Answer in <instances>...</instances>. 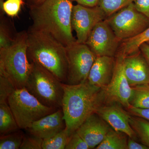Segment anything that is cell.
<instances>
[{"mask_svg":"<svg viewBox=\"0 0 149 149\" xmlns=\"http://www.w3.org/2000/svg\"><path fill=\"white\" fill-rule=\"evenodd\" d=\"M129 122L141 143L149 149V121L130 114Z\"/></svg>","mask_w":149,"mask_h":149,"instance_id":"cell-22","label":"cell"},{"mask_svg":"<svg viewBox=\"0 0 149 149\" xmlns=\"http://www.w3.org/2000/svg\"><path fill=\"white\" fill-rule=\"evenodd\" d=\"M107 17L98 6L88 7L77 3L72 8L71 24L76 33L77 43L85 44L96 24Z\"/></svg>","mask_w":149,"mask_h":149,"instance_id":"cell-10","label":"cell"},{"mask_svg":"<svg viewBox=\"0 0 149 149\" xmlns=\"http://www.w3.org/2000/svg\"><path fill=\"white\" fill-rule=\"evenodd\" d=\"M73 6L70 0H46L40 5L29 7L31 27L50 35L65 47L70 45L77 41L72 33Z\"/></svg>","mask_w":149,"mask_h":149,"instance_id":"cell-2","label":"cell"},{"mask_svg":"<svg viewBox=\"0 0 149 149\" xmlns=\"http://www.w3.org/2000/svg\"><path fill=\"white\" fill-rule=\"evenodd\" d=\"M100 0H77V3L88 7H95L98 4Z\"/></svg>","mask_w":149,"mask_h":149,"instance_id":"cell-34","label":"cell"},{"mask_svg":"<svg viewBox=\"0 0 149 149\" xmlns=\"http://www.w3.org/2000/svg\"><path fill=\"white\" fill-rule=\"evenodd\" d=\"M65 149H90L86 142L76 131L70 136Z\"/></svg>","mask_w":149,"mask_h":149,"instance_id":"cell-28","label":"cell"},{"mask_svg":"<svg viewBox=\"0 0 149 149\" xmlns=\"http://www.w3.org/2000/svg\"><path fill=\"white\" fill-rule=\"evenodd\" d=\"M18 125L7 102L0 104V134L7 135L18 130Z\"/></svg>","mask_w":149,"mask_h":149,"instance_id":"cell-19","label":"cell"},{"mask_svg":"<svg viewBox=\"0 0 149 149\" xmlns=\"http://www.w3.org/2000/svg\"><path fill=\"white\" fill-rule=\"evenodd\" d=\"M16 88L8 77L0 75V104L7 102L8 97Z\"/></svg>","mask_w":149,"mask_h":149,"instance_id":"cell-26","label":"cell"},{"mask_svg":"<svg viewBox=\"0 0 149 149\" xmlns=\"http://www.w3.org/2000/svg\"><path fill=\"white\" fill-rule=\"evenodd\" d=\"M43 139L29 134L24 135L20 148L21 149H42Z\"/></svg>","mask_w":149,"mask_h":149,"instance_id":"cell-29","label":"cell"},{"mask_svg":"<svg viewBox=\"0 0 149 149\" xmlns=\"http://www.w3.org/2000/svg\"><path fill=\"white\" fill-rule=\"evenodd\" d=\"M24 134L17 131L1 136L0 138V149H19L22 143Z\"/></svg>","mask_w":149,"mask_h":149,"instance_id":"cell-24","label":"cell"},{"mask_svg":"<svg viewBox=\"0 0 149 149\" xmlns=\"http://www.w3.org/2000/svg\"><path fill=\"white\" fill-rule=\"evenodd\" d=\"M70 135L65 128L51 138L43 139L42 149H65Z\"/></svg>","mask_w":149,"mask_h":149,"instance_id":"cell-23","label":"cell"},{"mask_svg":"<svg viewBox=\"0 0 149 149\" xmlns=\"http://www.w3.org/2000/svg\"><path fill=\"white\" fill-rule=\"evenodd\" d=\"M66 128L62 109L35 121L26 129L29 134L42 139L53 137Z\"/></svg>","mask_w":149,"mask_h":149,"instance_id":"cell-15","label":"cell"},{"mask_svg":"<svg viewBox=\"0 0 149 149\" xmlns=\"http://www.w3.org/2000/svg\"><path fill=\"white\" fill-rule=\"evenodd\" d=\"M128 136L111 128L95 149H128Z\"/></svg>","mask_w":149,"mask_h":149,"instance_id":"cell-18","label":"cell"},{"mask_svg":"<svg viewBox=\"0 0 149 149\" xmlns=\"http://www.w3.org/2000/svg\"><path fill=\"white\" fill-rule=\"evenodd\" d=\"M147 43H148V44H149V41H148V42H147Z\"/></svg>","mask_w":149,"mask_h":149,"instance_id":"cell-37","label":"cell"},{"mask_svg":"<svg viewBox=\"0 0 149 149\" xmlns=\"http://www.w3.org/2000/svg\"><path fill=\"white\" fill-rule=\"evenodd\" d=\"M149 41V27L136 37L123 41L116 54L123 57L130 55L140 50V46Z\"/></svg>","mask_w":149,"mask_h":149,"instance_id":"cell-17","label":"cell"},{"mask_svg":"<svg viewBox=\"0 0 149 149\" xmlns=\"http://www.w3.org/2000/svg\"><path fill=\"white\" fill-rule=\"evenodd\" d=\"M140 50L149 65V44L147 42L142 44L140 46Z\"/></svg>","mask_w":149,"mask_h":149,"instance_id":"cell-33","label":"cell"},{"mask_svg":"<svg viewBox=\"0 0 149 149\" xmlns=\"http://www.w3.org/2000/svg\"><path fill=\"white\" fill-rule=\"evenodd\" d=\"M135 0H100L98 6L109 17L121 9L134 3Z\"/></svg>","mask_w":149,"mask_h":149,"instance_id":"cell-25","label":"cell"},{"mask_svg":"<svg viewBox=\"0 0 149 149\" xmlns=\"http://www.w3.org/2000/svg\"><path fill=\"white\" fill-rule=\"evenodd\" d=\"M27 55L30 63L40 65L66 83L68 62L66 47L47 33L30 26L27 31Z\"/></svg>","mask_w":149,"mask_h":149,"instance_id":"cell-3","label":"cell"},{"mask_svg":"<svg viewBox=\"0 0 149 149\" xmlns=\"http://www.w3.org/2000/svg\"><path fill=\"white\" fill-rule=\"evenodd\" d=\"M131 87L130 106L143 109H149V85H138Z\"/></svg>","mask_w":149,"mask_h":149,"instance_id":"cell-21","label":"cell"},{"mask_svg":"<svg viewBox=\"0 0 149 149\" xmlns=\"http://www.w3.org/2000/svg\"><path fill=\"white\" fill-rule=\"evenodd\" d=\"M31 63V72L24 88L44 105L61 109L64 93L62 83L40 65Z\"/></svg>","mask_w":149,"mask_h":149,"instance_id":"cell-5","label":"cell"},{"mask_svg":"<svg viewBox=\"0 0 149 149\" xmlns=\"http://www.w3.org/2000/svg\"><path fill=\"white\" fill-rule=\"evenodd\" d=\"M7 103L19 129L26 130L33 122L58 109L44 105L25 88L15 89Z\"/></svg>","mask_w":149,"mask_h":149,"instance_id":"cell-6","label":"cell"},{"mask_svg":"<svg viewBox=\"0 0 149 149\" xmlns=\"http://www.w3.org/2000/svg\"><path fill=\"white\" fill-rule=\"evenodd\" d=\"M116 63L115 57H97L90 70L88 82L102 89L106 88L112 79Z\"/></svg>","mask_w":149,"mask_h":149,"instance_id":"cell-16","label":"cell"},{"mask_svg":"<svg viewBox=\"0 0 149 149\" xmlns=\"http://www.w3.org/2000/svg\"><path fill=\"white\" fill-rule=\"evenodd\" d=\"M23 3V0H6L3 5V9L6 14L11 17L18 15Z\"/></svg>","mask_w":149,"mask_h":149,"instance_id":"cell-27","label":"cell"},{"mask_svg":"<svg viewBox=\"0 0 149 149\" xmlns=\"http://www.w3.org/2000/svg\"><path fill=\"white\" fill-rule=\"evenodd\" d=\"M106 20L121 42L140 35L149 27V19L138 10L134 3L108 17Z\"/></svg>","mask_w":149,"mask_h":149,"instance_id":"cell-7","label":"cell"},{"mask_svg":"<svg viewBox=\"0 0 149 149\" xmlns=\"http://www.w3.org/2000/svg\"><path fill=\"white\" fill-rule=\"evenodd\" d=\"M71 1H77V0H70Z\"/></svg>","mask_w":149,"mask_h":149,"instance_id":"cell-36","label":"cell"},{"mask_svg":"<svg viewBox=\"0 0 149 149\" xmlns=\"http://www.w3.org/2000/svg\"><path fill=\"white\" fill-rule=\"evenodd\" d=\"M120 43L105 19L96 24L85 44L97 57H115Z\"/></svg>","mask_w":149,"mask_h":149,"instance_id":"cell-9","label":"cell"},{"mask_svg":"<svg viewBox=\"0 0 149 149\" xmlns=\"http://www.w3.org/2000/svg\"><path fill=\"white\" fill-rule=\"evenodd\" d=\"M63 98L62 109L67 130L70 134L76 131L90 116L106 103L103 89L91 85L88 80L76 85L62 83Z\"/></svg>","mask_w":149,"mask_h":149,"instance_id":"cell-1","label":"cell"},{"mask_svg":"<svg viewBox=\"0 0 149 149\" xmlns=\"http://www.w3.org/2000/svg\"><path fill=\"white\" fill-rule=\"evenodd\" d=\"M127 110L130 114L143 118L149 121V109H143L130 107Z\"/></svg>","mask_w":149,"mask_h":149,"instance_id":"cell-31","label":"cell"},{"mask_svg":"<svg viewBox=\"0 0 149 149\" xmlns=\"http://www.w3.org/2000/svg\"><path fill=\"white\" fill-rule=\"evenodd\" d=\"M111 129L103 119L95 113L90 116L76 131L91 149H95Z\"/></svg>","mask_w":149,"mask_h":149,"instance_id":"cell-14","label":"cell"},{"mask_svg":"<svg viewBox=\"0 0 149 149\" xmlns=\"http://www.w3.org/2000/svg\"><path fill=\"white\" fill-rule=\"evenodd\" d=\"M128 149H149L148 147L136 141V140L128 137Z\"/></svg>","mask_w":149,"mask_h":149,"instance_id":"cell-32","label":"cell"},{"mask_svg":"<svg viewBox=\"0 0 149 149\" xmlns=\"http://www.w3.org/2000/svg\"><path fill=\"white\" fill-rule=\"evenodd\" d=\"M123 69L131 87L149 85V65L141 50L123 57Z\"/></svg>","mask_w":149,"mask_h":149,"instance_id":"cell-13","label":"cell"},{"mask_svg":"<svg viewBox=\"0 0 149 149\" xmlns=\"http://www.w3.org/2000/svg\"><path fill=\"white\" fill-rule=\"evenodd\" d=\"M27 47V31H22L10 46L0 49V75L8 77L16 89L24 88L31 72Z\"/></svg>","mask_w":149,"mask_h":149,"instance_id":"cell-4","label":"cell"},{"mask_svg":"<svg viewBox=\"0 0 149 149\" xmlns=\"http://www.w3.org/2000/svg\"><path fill=\"white\" fill-rule=\"evenodd\" d=\"M46 0H27L28 7L40 5L42 3Z\"/></svg>","mask_w":149,"mask_h":149,"instance_id":"cell-35","label":"cell"},{"mask_svg":"<svg viewBox=\"0 0 149 149\" xmlns=\"http://www.w3.org/2000/svg\"><path fill=\"white\" fill-rule=\"evenodd\" d=\"M17 33L10 19L5 15L0 17V49L10 46Z\"/></svg>","mask_w":149,"mask_h":149,"instance_id":"cell-20","label":"cell"},{"mask_svg":"<svg viewBox=\"0 0 149 149\" xmlns=\"http://www.w3.org/2000/svg\"><path fill=\"white\" fill-rule=\"evenodd\" d=\"M66 49L68 62L66 84L76 85L85 83L97 56L86 44L77 41Z\"/></svg>","mask_w":149,"mask_h":149,"instance_id":"cell-8","label":"cell"},{"mask_svg":"<svg viewBox=\"0 0 149 149\" xmlns=\"http://www.w3.org/2000/svg\"><path fill=\"white\" fill-rule=\"evenodd\" d=\"M116 60L113 77L110 83L103 90L106 103H117L126 109L130 108V100L132 93V87L129 85L123 69V57L119 54L115 56Z\"/></svg>","mask_w":149,"mask_h":149,"instance_id":"cell-11","label":"cell"},{"mask_svg":"<svg viewBox=\"0 0 149 149\" xmlns=\"http://www.w3.org/2000/svg\"><path fill=\"white\" fill-rule=\"evenodd\" d=\"M122 106L117 103H106L98 109L96 113L113 130L125 133L128 137L136 141L138 137L129 122L130 114Z\"/></svg>","mask_w":149,"mask_h":149,"instance_id":"cell-12","label":"cell"},{"mask_svg":"<svg viewBox=\"0 0 149 149\" xmlns=\"http://www.w3.org/2000/svg\"><path fill=\"white\" fill-rule=\"evenodd\" d=\"M136 8L149 19V0H135Z\"/></svg>","mask_w":149,"mask_h":149,"instance_id":"cell-30","label":"cell"}]
</instances>
